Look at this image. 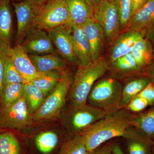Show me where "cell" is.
<instances>
[{
  "mask_svg": "<svg viewBox=\"0 0 154 154\" xmlns=\"http://www.w3.org/2000/svg\"><path fill=\"white\" fill-rule=\"evenodd\" d=\"M131 53L138 66L143 70V71L154 60L151 44L145 37L137 41Z\"/></svg>",
  "mask_w": 154,
  "mask_h": 154,
  "instance_id": "cb8c5ba5",
  "label": "cell"
},
{
  "mask_svg": "<svg viewBox=\"0 0 154 154\" xmlns=\"http://www.w3.org/2000/svg\"><path fill=\"white\" fill-rule=\"evenodd\" d=\"M113 154H125L121 146L116 142L113 146Z\"/></svg>",
  "mask_w": 154,
  "mask_h": 154,
  "instance_id": "ab89813d",
  "label": "cell"
},
{
  "mask_svg": "<svg viewBox=\"0 0 154 154\" xmlns=\"http://www.w3.org/2000/svg\"><path fill=\"white\" fill-rule=\"evenodd\" d=\"M72 37L79 66H85L92 63L91 46L81 26L72 25Z\"/></svg>",
  "mask_w": 154,
  "mask_h": 154,
  "instance_id": "ac0fdd59",
  "label": "cell"
},
{
  "mask_svg": "<svg viewBox=\"0 0 154 154\" xmlns=\"http://www.w3.org/2000/svg\"><path fill=\"white\" fill-rule=\"evenodd\" d=\"M86 1L91 4V5L93 6V7H95L99 3L102 2L103 0H86Z\"/></svg>",
  "mask_w": 154,
  "mask_h": 154,
  "instance_id": "60d3db41",
  "label": "cell"
},
{
  "mask_svg": "<svg viewBox=\"0 0 154 154\" xmlns=\"http://www.w3.org/2000/svg\"><path fill=\"white\" fill-rule=\"evenodd\" d=\"M116 142L115 141H108L93 150L88 152L87 154H113V146Z\"/></svg>",
  "mask_w": 154,
  "mask_h": 154,
  "instance_id": "e575fe53",
  "label": "cell"
},
{
  "mask_svg": "<svg viewBox=\"0 0 154 154\" xmlns=\"http://www.w3.org/2000/svg\"><path fill=\"white\" fill-rule=\"evenodd\" d=\"M145 37L151 44L154 57V23L146 30Z\"/></svg>",
  "mask_w": 154,
  "mask_h": 154,
  "instance_id": "8d00e7d4",
  "label": "cell"
},
{
  "mask_svg": "<svg viewBox=\"0 0 154 154\" xmlns=\"http://www.w3.org/2000/svg\"><path fill=\"white\" fill-rule=\"evenodd\" d=\"M130 122L132 127L154 141V106L144 112L133 114Z\"/></svg>",
  "mask_w": 154,
  "mask_h": 154,
  "instance_id": "603a6c76",
  "label": "cell"
},
{
  "mask_svg": "<svg viewBox=\"0 0 154 154\" xmlns=\"http://www.w3.org/2000/svg\"><path fill=\"white\" fill-rule=\"evenodd\" d=\"M94 18L102 27L107 44L111 45L121 33L117 10L108 0L94 7Z\"/></svg>",
  "mask_w": 154,
  "mask_h": 154,
  "instance_id": "52a82bcc",
  "label": "cell"
},
{
  "mask_svg": "<svg viewBox=\"0 0 154 154\" xmlns=\"http://www.w3.org/2000/svg\"><path fill=\"white\" fill-rule=\"evenodd\" d=\"M137 96L142 97L149 103V106H154V85L150 82Z\"/></svg>",
  "mask_w": 154,
  "mask_h": 154,
  "instance_id": "836d02e7",
  "label": "cell"
},
{
  "mask_svg": "<svg viewBox=\"0 0 154 154\" xmlns=\"http://www.w3.org/2000/svg\"><path fill=\"white\" fill-rule=\"evenodd\" d=\"M24 96L28 110L32 115L40 108L45 99L42 92L31 82L24 84Z\"/></svg>",
  "mask_w": 154,
  "mask_h": 154,
  "instance_id": "4316f807",
  "label": "cell"
},
{
  "mask_svg": "<svg viewBox=\"0 0 154 154\" xmlns=\"http://www.w3.org/2000/svg\"><path fill=\"white\" fill-rule=\"evenodd\" d=\"M150 82L149 79L143 74L130 77L124 85L122 86L121 108H124L131 99L138 95Z\"/></svg>",
  "mask_w": 154,
  "mask_h": 154,
  "instance_id": "ffe728a7",
  "label": "cell"
},
{
  "mask_svg": "<svg viewBox=\"0 0 154 154\" xmlns=\"http://www.w3.org/2000/svg\"><path fill=\"white\" fill-rule=\"evenodd\" d=\"M34 4V28L48 32L57 27L71 23L66 0H44Z\"/></svg>",
  "mask_w": 154,
  "mask_h": 154,
  "instance_id": "277c9868",
  "label": "cell"
},
{
  "mask_svg": "<svg viewBox=\"0 0 154 154\" xmlns=\"http://www.w3.org/2000/svg\"><path fill=\"white\" fill-rule=\"evenodd\" d=\"M73 77L68 70L63 73L52 92L45 98L43 104L32 115L34 122H44L57 117L63 110L71 87Z\"/></svg>",
  "mask_w": 154,
  "mask_h": 154,
  "instance_id": "5b68a950",
  "label": "cell"
},
{
  "mask_svg": "<svg viewBox=\"0 0 154 154\" xmlns=\"http://www.w3.org/2000/svg\"><path fill=\"white\" fill-rule=\"evenodd\" d=\"M28 55L36 70L39 72H63L67 70L66 62L57 53Z\"/></svg>",
  "mask_w": 154,
  "mask_h": 154,
  "instance_id": "2e32d148",
  "label": "cell"
},
{
  "mask_svg": "<svg viewBox=\"0 0 154 154\" xmlns=\"http://www.w3.org/2000/svg\"><path fill=\"white\" fill-rule=\"evenodd\" d=\"M72 25L65 24L48 31L54 46L65 60L73 64L78 65L72 34Z\"/></svg>",
  "mask_w": 154,
  "mask_h": 154,
  "instance_id": "9c48e42d",
  "label": "cell"
},
{
  "mask_svg": "<svg viewBox=\"0 0 154 154\" xmlns=\"http://www.w3.org/2000/svg\"><path fill=\"white\" fill-rule=\"evenodd\" d=\"M32 1L34 3H38L39 2H42V1H44V0H32Z\"/></svg>",
  "mask_w": 154,
  "mask_h": 154,
  "instance_id": "b9f144b4",
  "label": "cell"
},
{
  "mask_svg": "<svg viewBox=\"0 0 154 154\" xmlns=\"http://www.w3.org/2000/svg\"><path fill=\"white\" fill-rule=\"evenodd\" d=\"M17 17V28L16 45H21L24 38L33 28L34 4L32 0H24L13 3Z\"/></svg>",
  "mask_w": 154,
  "mask_h": 154,
  "instance_id": "8fae6325",
  "label": "cell"
},
{
  "mask_svg": "<svg viewBox=\"0 0 154 154\" xmlns=\"http://www.w3.org/2000/svg\"><path fill=\"white\" fill-rule=\"evenodd\" d=\"M88 152L82 135L69 136L61 147L59 154H87Z\"/></svg>",
  "mask_w": 154,
  "mask_h": 154,
  "instance_id": "f546056e",
  "label": "cell"
},
{
  "mask_svg": "<svg viewBox=\"0 0 154 154\" xmlns=\"http://www.w3.org/2000/svg\"><path fill=\"white\" fill-rule=\"evenodd\" d=\"M82 28L91 46L92 61L98 60L106 42L103 29L94 19L88 20Z\"/></svg>",
  "mask_w": 154,
  "mask_h": 154,
  "instance_id": "4fadbf2b",
  "label": "cell"
},
{
  "mask_svg": "<svg viewBox=\"0 0 154 154\" xmlns=\"http://www.w3.org/2000/svg\"><path fill=\"white\" fill-rule=\"evenodd\" d=\"M148 0H131V17L144 5Z\"/></svg>",
  "mask_w": 154,
  "mask_h": 154,
  "instance_id": "f35d334b",
  "label": "cell"
},
{
  "mask_svg": "<svg viewBox=\"0 0 154 154\" xmlns=\"http://www.w3.org/2000/svg\"><path fill=\"white\" fill-rule=\"evenodd\" d=\"M28 54L42 55L56 53L48 32L34 28L28 33L21 44Z\"/></svg>",
  "mask_w": 154,
  "mask_h": 154,
  "instance_id": "30bf717a",
  "label": "cell"
},
{
  "mask_svg": "<svg viewBox=\"0 0 154 154\" xmlns=\"http://www.w3.org/2000/svg\"><path fill=\"white\" fill-rule=\"evenodd\" d=\"M109 65L106 59L100 58L85 66H79L68 96L70 105L87 104L93 86L108 71Z\"/></svg>",
  "mask_w": 154,
  "mask_h": 154,
  "instance_id": "7a4b0ae2",
  "label": "cell"
},
{
  "mask_svg": "<svg viewBox=\"0 0 154 154\" xmlns=\"http://www.w3.org/2000/svg\"><path fill=\"white\" fill-rule=\"evenodd\" d=\"M4 77V66L1 48V41L0 40V97L3 88Z\"/></svg>",
  "mask_w": 154,
  "mask_h": 154,
  "instance_id": "74e56055",
  "label": "cell"
},
{
  "mask_svg": "<svg viewBox=\"0 0 154 154\" xmlns=\"http://www.w3.org/2000/svg\"><path fill=\"white\" fill-rule=\"evenodd\" d=\"M125 139L129 154H152L154 141L131 127L127 131Z\"/></svg>",
  "mask_w": 154,
  "mask_h": 154,
  "instance_id": "e0dca14e",
  "label": "cell"
},
{
  "mask_svg": "<svg viewBox=\"0 0 154 154\" xmlns=\"http://www.w3.org/2000/svg\"><path fill=\"white\" fill-rule=\"evenodd\" d=\"M11 45L1 41V48L4 66L3 86L13 83L25 84L14 64L11 54Z\"/></svg>",
  "mask_w": 154,
  "mask_h": 154,
  "instance_id": "44dd1931",
  "label": "cell"
},
{
  "mask_svg": "<svg viewBox=\"0 0 154 154\" xmlns=\"http://www.w3.org/2000/svg\"><path fill=\"white\" fill-rule=\"evenodd\" d=\"M143 74L150 80L154 85V60L144 69Z\"/></svg>",
  "mask_w": 154,
  "mask_h": 154,
  "instance_id": "d590c367",
  "label": "cell"
},
{
  "mask_svg": "<svg viewBox=\"0 0 154 154\" xmlns=\"http://www.w3.org/2000/svg\"><path fill=\"white\" fill-rule=\"evenodd\" d=\"M10 2L11 0H0V40L9 44L13 28Z\"/></svg>",
  "mask_w": 154,
  "mask_h": 154,
  "instance_id": "d4e9b609",
  "label": "cell"
},
{
  "mask_svg": "<svg viewBox=\"0 0 154 154\" xmlns=\"http://www.w3.org/2000/svg\"><path fill=\"white\" fill-rule=\"evenodd\" d=\"M64 72L41 73L30 82L38 88L46 98L54 90Z\"/></svg>",
  "mask_w": 154,
  "mask_h": 154,
  "instance_id": "484cf974",
  "label": "cell"
},
{
  "mask_svg": "<svg viewBox=\"0 0 154 154\" xmlns=\"http://www.w3.org/2000/svg\"><path fill=\"white\" fill-rule=\"evenodd\" d=\"M122 85L113 77L99 79L95 83L88 96V105L108 113L121 108Z\"/></svg>",
  "mask_w": 154,
  "mask_h": 154,
  "instance_id": "3957f363",
  "label": "cell"
},
{
  "mask_svg": "<svg viewBox=\"0 0 154 154\" xmlns=\"http://www.w3.org/2000/svg\"><path fill=\"white\" fill-rule=\"evenodd\" d=\"M152 154H154V142L152 146Z\"/></svg>",
  "mask_w": 154,
  "mask_h": 154,
  "instance_id": "7bdbcfd3",
  "label": "cell"
},
{
  "mask_svg": "<svg viewBox=\"0 0 154 154\" xmlns=\"http://www.w3.org/2000/svg\"><path fill=\"white\" fill-rule=\"evenodd\" d=\"M154 23V0H148L133 15L124 31H137L145 34L146 30Z\"/></svg>",
  "mask_w": 154,
  "mask_h": 154,
  "instance_id": "9a60e30c",
  "label": "cell"
},
{
  "mask_svg": "<svg viewBox=\"0 0 154 154\" xmlns=\"http://www.w3.org/2000/svg\"><path fill=\"white\" fill-rule=\"evenodd\" d=\"M132 113L121 108L89 127L82 132L88 152L93 151L114 138H124L131 127Z\"/></svg>",
  "mask_w": 154,
  "mask_h": 154,
  "instance_id": "6da1fadb",
  "label": "cell"
},
{
  "mask_svg": "<svg viewBox=\"0 0 154 154\" xmlns=\"http://www.w3.org/2000/svg\"><path fill=\"white\" fill-rule=\"evenodd\" d=\"M108 70L118 77H131L143 74V70L138 66L131 53L109 63Z\"/></svg>",
  "mask_w": 154,
  "mask_h": 154,
  "instance_id": "7402d4cb",
  "label": "cell"
},
{
  "mask_svg": "<svg viewBox=\"0 0 154 154\" xmlns=\"http://www.w3.org/2000/svg\"><path fill=\"white\" fill-rule=\"evenodd\" d=\"M5 130V129H2L0 128V132H2V131H4Z\"/></svg>",
  "mask_w": 154,
  "mask_h": 154,
  "instance_id": "ee69618b",
  "label": "cell"
},
{
  "mask_svg": "<svg viewBox=\"0 0 154 154\" xmlns=\"http://www.w3.org/2000/svg\"><path fill=\"white\" fill-rule=\"evenodd\" d=\"M33 122L24 96L11 106L0 107L1 129H24L31 126Z\"/></svg>",
  "mask_w": 154,
  "mask_h": 154,
  "instance_id": "ba28073f",
  "label": "cell"
},
{
  "mask_svg": "<svg viewBox=\"0 0 154 154\" xmlns=\"http://www.w3.org/2000/svg\"><path fill=\"white\" fill-rule=\"evenodd\" d=\"M24 84L13 83L3 86L0 97V107L13 105L24 96Z\"/></svg>",
  "mask_w": 154,
  "mask_h": 154,
  "instance_id": "83f0119b",
  "label": "cell"
},
{
  "mask_svg": "<svg viewBox=\"0 0 154 154\" xmlns=\"http://www.w3.org/2000/svg\"><path fill=\"white\" fill-rule=\"evenodd\" d=\"M144 33L137 31H123L111 44L109 54V63L121 57L130 53L134 44L139 39L145 37Z\"/></svg>",
  "mask_w": 154,
  "mask_h": 154,
  "instance_id": "7c38bea8",
  "label": "cell"
},
{
  "mask_svg": "<svg viewBox=\"0 0 154 154\" xmlns=\"http://www.w3.org/2000/svg\"><path fill=\"white\" fill-rule=\"evenodd\" d=\"M11 52L16 68L25 84L30 82L41 74L36 70L28 54L21 45L11 48Z\"/></svg>",
  "mask_w": 154,
  "mask_h": 154,
  "instance_id": "5bb4252c",
  "label": "cell"
},
{
  "mask_svg": "<svg viewBox=\"0 0 154 154\" xmlns=\"http://www.w3.org/2000/svg\"><path fill=\"white\" fill-rule=\"evenodd\" d=\"M59 141V137L52 131H43L35 137V143L38 150L42 153L47 154L52 152Z\"/></svg>",
  "mask_w": 154,
  "mask_h": 154,
  "instance_id": "4dcf8cb0",
  "label": "cell"
},
{
  "mask_svg": "<svg viewBox=\"0 0 154 154\" xmlns=\"http://www.w3.org/2000/svg\"><path fill=\"white\" fill-rule=\"evenodd\" d=\"M149 106L145 99L137 96L131 99L124 108L132 114H137L142 112Z\"/></svg>",
  "mask_w": 154,
  "mask_h": 154,
  "instance_id": "d6a6232c",
  "label": "cell"
},
{
  "mask_svg": "<svg viewBox=\"0 0 154 154\" xmlns=\"http://www.w3.org/2000/svg\"><path fill=\"white\" fill-rule=\"evenodd\" d=\"M69 13L71 24L82 27L94 18V7L86 0H66Z\"/></svg>",
  "mask_w": 154,
  "mask_h": 154,
  "instance_id": "d6986e66",
  "label": "cell"
},
{
  "mask_svg": "<svg viewBox=\"0 0 154 154\" xmlns=\"http://www.w3.org/2000/svg\"><path fill=\"white\" fill-rule=\"evenodd\" d=\"M118 12L121 32L125 30L131 17V0H108Z\"/></svg>",
  "mask_w": 154,
  "mask_h": 154,
  "instance_id": "1f68e13d",
  "label": "cell"
},
{
  "mask_svg": "<svg viewBox=\"0 0 154 154\" xmlns=\"http://www.w3.org/2000/svg\"><path fill=\"white\" fill-rule=\"evenodd\" d=\"M109 114L87 104L70 105L63 116V124L67 134L73 135L80 134Z\"/></svg>",
  "mask_w": 154,
  "mask_h": 154,
  "instance_id": "8992f818",
  "label": "cell"
},
{
  "mask_svg": "<svg viewBox=\"0 0 154 154\" xmlns=\"http://www.w3.org/2000/svg\"><path fill=\"white\" fill-rule=\"evenodd\" d=\"M8 130L0 132V154H22L19 140L14 133Z\"/></svg>",
  "mask_w": 154,
  "mask_h": 154,
  "instance_id": "f1b7e54d",
  "label": "cell"
}]
</instances>
